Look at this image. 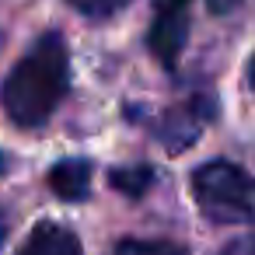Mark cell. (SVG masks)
Here are the masks:
<instances>
[{
	"label": "cell",
	"mask_w": 255,
	"mask_h": 255,
	"mask_svg": "<svg viewBox=\"0 0 255 255\" xmlns=\"http://www.w3.org/2000/svg\"><path fill=\"white\" fill-rule=\"evenodd\" d=\"M67 84H70L67 42L63 35L49 32L7 74L4 88H0V102L18 126H42L63 102Z\"/></svg>",
	"instance_id": "obj_1"
},
{
	"label": "cell",
	"mask_w": 255,
	"mask_h": 255,
	"mask_svg": "<svg viewBox=\"0 0 255 255\" xmlns=\"http://www.w3.org/2000/svg\"><path fill=\"white\" fill-rule=\"evenodd\" d=\"M199 210L213 224H255V178L231 161H206L192 175Z\"/></svg>",
	"instance_id": "obj_2"
},
{
	"label": "cell",
	"mask_w": 255,
	"mask_h": 255,
	"mask_svg": "<svg viewBox=\"0 0 255 255\" xmlns=\"http://www.w3.org/2000/svg\"><path fill=\"white\" fill-rule=\"evenodd\" d=\"M185 39H189V18L185 11H175V14H157L154 25H150V53L157 56V63L164 67H175L182 49H185Z\"/></svg>",
	"instance_id": "obj_3"
},
{
	"label": "cell",
	"mask_w": 255,
	"mask_h": 255,
	"mask_svg": "<svg viewBox=\"0 0 255 255\" xmlns=\"http://www.w3.org/2000/svg\"><path fill=\"white\" fill-rule=\"evenodd\" d=\"M18 255H81V241L74 231H67L53 220H42V224H35V231L28 234V241Z\"/></svg>",
	"instance_id": "obj_4"
},
{
	"label": "cell",
	"mask_w": 255,
	"mask_h": 255,
	"mask_svg": "<svg viewBox=\"0 0 255 255\" xmlns=\"http://www.w3.org/2000/svg\"><path fill=\"white\" fill-rule=\"evenodd\" d=\"M49 185H53V192L60 199H70V203L88 199V192H91V164L88 161H77V157L60 161L49 171Z\"/></svg>",
	"instance_id": "obj_5"
},
{
	"label": "cell",
	"mask_w": 255,
	"mask_h": 255,
	"mask_svg": "<svg viewBox=\"0 0 255 255\" xmlns=\"http://www.w3.org/2000/svg\"><path fill=\"white\" fill-rule=\"evenodd\" d=\"M109 182L123 192V196H143L154 182V171L147 164H126V168H116L109 175Z\"/></svg>",
	"instance_id": "obj_6"
},
{
	"label": "cell",
	"mask_w": 255,
	"mask_h": 255,
	"mask_svg": "<svg viewBox=\"0 0 255 255\" xmlns=\"http://www.w3.org/2000/svg\"><path fill=\"white\" fill-rule=\"evenodd\" d=\"M112 255H182L175 245H168V241H119V248L112 252Z\"/></svg>",
	"instance_id": "obj_7"
},
{
	"label": "cell",
	"mask_w": 255,
	"mask_h": 255,
	"mask_svg": "<svg viewBox=\"0 0 255 255\" xmlns=\"http://www.w3.org/2000/svg\"><path fill=\"white\" fill-rule=\"evenodd\" d=\"M70 4H74L77 11L91 14V18H109V14L123 11V7L129 4V0H70Z\"/></svg>",
	"instance_id": "obj_8"
},
{
	"label": "cell",
	"mask_w": 255,
	"mask_h": 255,
	"mask_svg": "<svg viewBox=\"0 0 255 255\" xmlns=\"http://www.w3.org/2000/svg\"><path fill=\"white\" fill-rule=\"evenodd\" d=\"M192 0H154V11L157 14H175V11H189Z\"/></svg>",
	"instance_id": "obj_9"
},
{
	"label": "cell",
	"mask_w": 255,
	"mask_h": 255,
	"mask_svg": "<svg viewBox=\"0 0 255 255\" xmlns=\"http://www.w3.org/2000/svg\"><path fill=\"white\" fill-rule=\"evenodd\" d=\"M224 255H255V238H252V241H238V245H231Z\"/></svg>",
	"instance_id": "obj_10"
},
{
	"label": "cell",
	"mask_w": 255,
	"mask_h": 255,
	"mask_svg": "<svg viewBox=\"0 0 255 255\" xmlns=\"http://www.w3.org/2000/svg\"><path fill=\"white\" fill-rule=\"evenodd\" d=\"M0 245H4V217H0Z\"/></svg>",
	"instance_id": "obj_11"
},
{
	"label": "cell",
	"mask_w": 255,
	"mask_h": 255,
	"mask_svg": "<svg viewBox=\"0 0 255 255\" xmlns=\"http://www.w3.org/2000/svg\"><path fill=\"white\" fill-rule=\"evenodd\" d=\"M252 88H255V60H252Z\"/></svg>",
	"instance_id": "obj_12"
},
{
	"label": "cell",
	"mask_w": 255,
	"mask_h": 255,
	"mask_svg": "<svg viewBox=\"0 0 255 255\" xmlns=\"http://www.w3.org/2000/svg\"><path fill=\"white\" fill-rule=\"evenodd\" d=\"M0 171H4V154H0Z\"/></svg>",
	"instance_id": "obj_13"
}]
</instances>
